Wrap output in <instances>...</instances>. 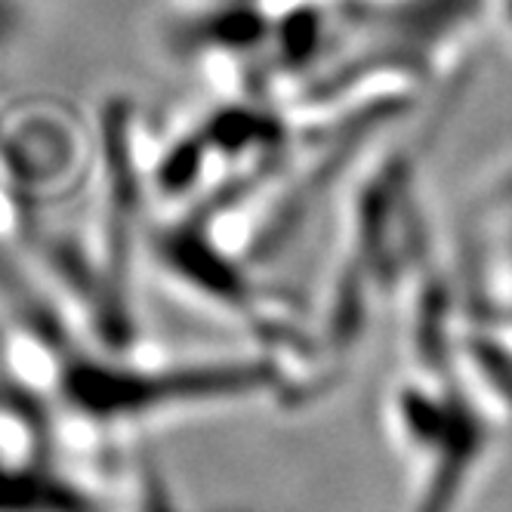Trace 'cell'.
<instances>
[{
  "label": "cell",
  "mask_w": 512,
  "mask_h": 512,
  "mask_svg": "<svg viewBox=\"0 0 512 512\" xmlns=\"http://www.w3.org/2000/svg\"><path fill=\"white\" fill-rule=\"evenodd\" d=\"M19 28V0H0V47H4Z\"/></svg>",
  "instance_id": "6da1fadb"
}]
</instances>
